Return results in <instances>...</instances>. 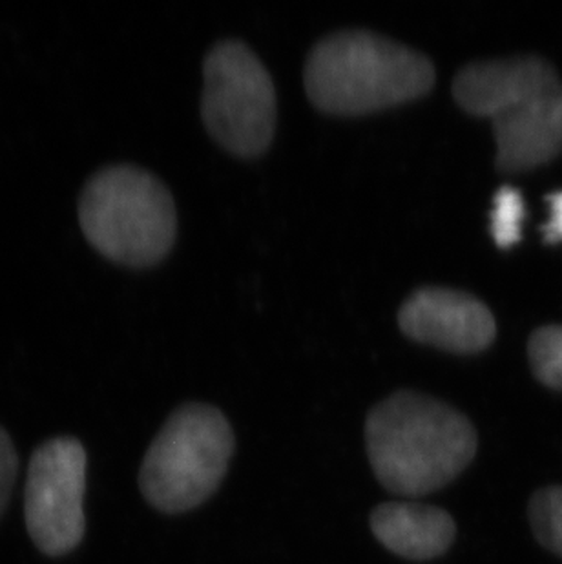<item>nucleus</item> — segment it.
<instances>
[{
  "label": "nucleus",
  "mask_w": 562,
  "mask_h": 564,
  "mask_svg": "<svg viewBox=\"0 0 562 564\" xmlns=\"http://www.w3.org/2000/svg\"><path fill=\"white\" fill-rule=\"evenodd\" d=\"M497 165L528 171L562 152V85L494 119Z\"/></svg>",
  "instance_id": "obj_9"
},
{
  "label": "nucleus",
  "mask_w": 562,
  "mask_h": 564,
  "mask_svg": "<svg viewBox=\"0 0 562 564\" xmlns=\"http://www.w3.org/2000/svg\"><path fill=\"white\" fill-rule=\"evenodd\" d=\"M375 538L406 560L428 561L446 554L455 541L453 517L436 506L386 502L371 513Z\"/></svg>",
  "instance_id": "obj_10"
},
{
  "label": "nucleus",
  "mask_w": 562,
  "mask_h": 564,
  "mask_svg": "<svg viewBox=\"0 0 562 564\" xmlns=\"http://www.w3.org/2000/svg\"><path fill=\"white\" fill-rule=\"evenodd\" d=\"M366 442L380 485L408 497L450 485L477 453V433L467 416L414 391H398L372 408Z\"/></svg>",
  "instance_id": "obj_1"
},
{
  "label": "nucleus",
  "mask_w": 562,
  "mask_h": 564,
  "mask_svg": "<svg viewBox=\"0 0 562 564\" xmlns=\"http://www.w3.org/2000/svg\"><path fill=\"white\" fill-rule=\"evenodd\" d=\"M430 57L391 39L345 30L309 54L303 83L311 101L331 113H366L422 97L435 85Z\"/></svg>",
  "instance_id": "obj_2"
},
{
  "label": "nucleus",
  "mask_w": 562,
  "mask_h": 564,
  "mask_svg": "<svg viewBox=\"0 0 562 564\" xmlns=\"http://www.w3.org/2000/svg\"><path fill=\"white\" fill-rule=\"evenodd\" d=\"M233 452L234 433L221 411L199 402L181 405L150 444L139 488L160 511L192 510L218 490Z\"/></svg>",
  "instance_id": "obj_4"
},
{
  "label": "nucleus",
  "mask_w": 562,
  "mask_h": 564,
  "mask_svg": "<svg viewBox=\"0 0 562 564\" xmlns=\"http://www.w3.org/2000/svg\"><path fill=\"white\" fill-rule=\"evenodd\" d=\"M525 221V199L517 188L500 187L494 197L491 236L495 243L508 249L520 240V227Z\"/></svg>",
  "instance_id": "obj_13"
},
{
  "label": "nucleus",
  "mask_w": 562,
  "mask_h": 564,
  "mask_svg": "<svg viewBox=\"0 0 562 564\" xmlns=\"http://www.w3.org/2000/svg\"><path fill=\"white\" fill-rule=\"evenodd\" d=\"M548 203H550V208H552V216H550V221L544 225V240L548 243H561L562 241V191L553 192L548 196Z\"/></svg>",
  "instance_id": "obj_15"
},
{
  "label": "nucleus",
  "mask_w": 562,
  "mask_h": 564,
  "mask_svg": "<svg viewBox=\"0 0 562 564\" xmlns=\"http://www.w3.org/2000/svg\"><path fill=\"white\" fill-rule=\"evenodd\" d=\"M79 224L96 251L128 267H149L174 246L177 214L163 183L133 165L105 166L86 182Z\"/></svg>",
  "instance_id": "obj_3"
},
{
  "label": "nucleus",
  "mask_w": 562,
  "mask_h": 564,
  "mask_svg": "<svg viewBox=\"0 0 562 564\" xmlns=\"http://www.w3.org/2000/svg\"><path fill=\"white\" fill-rule=\"evenodd\" d=\"M86 452L74 437L43 442L28 464L24 519L44 555L61 557L85 538Z\"/></svg>",
  "instance_id": "obj_6"
},
{
  "label": "nucleus",
  "mask_w": 562,
  "mask_h": 564,
  "mask_svg": "<svg viewBox=\"0 0 562 564\" xmlns=\"http://www.w3.org/2000/svg\"><path fill=\"white\" fill-rule=\"evenodd\" d=\"M533 375L547 388L562 391V325H544L528 344Z\"/></svg>",
  "instance_id": "obj_12"
},
{
  "label": "nucleus",
  "mask_w": 562,
  "mask_h": 564,
  "mask_svg": "<svg viewBox=\"0 0 562 564\" xmlns=\"http://www.w3.org/2000/svg\"><path fill=\"white\" fill-rule=\"evenodd\" d=\"M17 471H19V457H17L15 446L4 427L0 426V517L10 502Z\"/></svg>",
  "instance_id": "obj_14"
},
{
  "label": "nucleus",
  "mask_w": 562,
  "mask_h": 564,
  "mask_svg": "<svg viewBox=\"0 0 562 564\" xmlns=\"http://www.w3.org/2000/svg\"><path fill=\"white\" fill-rule=\"evenodd\" d=\"M202 118L208 132L238 155H256L277 130L274 83L258 55L241 41H221L203 64Z\"/></svg>",
  "instance_id": "obj_5"
},
{
  "label": "nucleus",
  "mask_w": 562,
  "mask_h": 564,
  "mask_svg": "<svg viewBox=\"0 0 562 564\" xmlns=\"http://www.w3.org/2000/svg\"><path fill=\"white\" fill-rule=\"evenodd\" d=\"M528 517L537 541L562 557V486H548L536 491Z\"/></svg>",
  "instance_id": "obj_11"
},
{
  "label": "nucleus",
  "mask_w": 562,
  "mask_h": 564,
  "mask_svg": "<svg viewBox=\"0 0 562 564\" xmlns=\"http://www.w3.org/2000/svg\"><path fill=\"white\" fill-rule=\"evenodd\" d=\"M559 85L552 64L526 55L467 64L453 80V96L466 112L494 121Z\"/></svg>",
  "instance_id": "obj_8"
},
{
  "label": "nucleus",
  "mask_w": 562,
  "mask_h": 564,
  "mask_svg": "<svg viewBox=\"0 0 562 564\" xmlns=\"http://www.w3.org/2000/svg\"><path fill=\"white\" fill-rule=\"evenodd\" d=\"M398 324L413 340L464 355L484 351L497 336L488 305L447 288L417 289L400 307Z\"/></svg>",
  "instance_id": "obj_7"
}]
</instances>
